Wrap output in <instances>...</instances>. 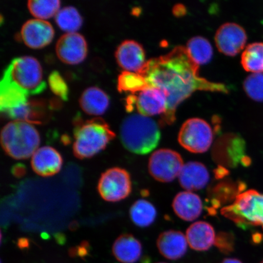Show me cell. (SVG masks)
<instances>
[{
    "mask_svg": "<svg viewBox=\"0 0 263 263\" xmlns=\"http://www.w3.org/2000/svg\"><path fill=\"white\" fill-rule=\"evenodd\" d=\"M199 65L190 58L185 47H177L166 55L146 62L139 73L145 80L147 87H155L165 93L167 100L164 122L175 121L176 108L196 90L228 93V87L200 78Z\"/></svg>",
    "mask_w": 263,
    "mask_h": 263,
    "instance_id": "obj_1",
    "label": "cell"
},
{
    "mask_svg": "<svg viewBox=\"0 0 263 263\" xmlns=\"http://www.w3.org/2000/svg\"><path fill=\"white\" fill-rule=\"evenodd\" d=\"M0 86L14 88L27 97L42 93L47 85L40 62L31 57L14 59L6 68Z\"/></svg>",
    "mask_w": 263,
    "mask_h": 263,
    "instance_id": "obj_2",
    "label": "cell"
},
{
    "mask_svg": "<svg viewBox=\"0 0 263 263\" xmlns=\"http://www.w3.org/2000/svg\"><path fill=\"white\" fill-rule=\"evenodd\" d=\"M120 139L126 149L144 155L155 149L160 139V131L156 121L139 114H133L123 120Z\"/></svg>",
    "mask_w": 263,
    "mask_h": 263,
    "instance_id": "obj_3",
    "label": "cell"
},
{
    "mask_svg": "<svg viewBox=\"0 0 263 263\" xmlns=\"http://www.w3.org/2000/svg\"><path fill=\"white\" fill-rule=\"evenodd\" d=\"M74 129L73 154L79 159H90L103 151L116 135L103 118L77 121Z\"/></svg>",
    "mask_w": 263,
    "mask_h": 263,
    "instance_id": "obj_4",
    "label": "cell"
},
{
    "mask_svg": "<svg viewBox=\"0 0 263 263\" xmlns=\"http://www.w3.org/2000/svg\"><path fill=\"white\" fill-rule=\"evenodd\" d=\"M41 143L38 131L31 123L14 120L3 128L1 144L7 155L16 160L33 156Z\"/></svg>",
    "mask_w": 263,
    "mask_h": 263,
    "instance_id": "obj_5",
    "label": "cell"
},
{
    "mask_svg": "<svg viewBox=\"0 0 263 263\" xmlns=\"http://www.w3.org/2000/svg\"><path fill=\"white\" fill-rule=\"evenodd\" d=\"M221 213L241 228L261 227L263 229V194L254 190L241 193Z\"/></svg>",
    "mask_w": 263,
    "mask_h": 263,
    "instance_id": "obj_6",
    "label": "cell"
},
{
    "mask_svg": "<svg viewBox=\"0 0 263 263\" xmlns=\"http://www.w3.org/2000/svg\"><path fill=\"white\" fill-rule=\"evenodd\" d=\"M213 134L211 126L200 118H191L181 127L178 140L181 146L193 153L206 152L212 146Z\"/></svg>",
    "mask_w": 263,
    "mask_h": 263,
    "instance_id": "obj_7",
    "label": "cell"
},
{
    "mask_svg": "<svg viewBox=\"0 0 263 263\" xmlns=\"http://www.w3.org/2000/svg\"><path fill=\"white\" fill-rule=\"evenodd\" d=\"M98 190L102 198L107 202H116L126 199L132 191L130 174L121 167H111L101 174Z\"/></svg>",
    "mask_w": 263,
    "mask_h": 263,
    "instance_id": "obj_8",
    "label": "cell"
},
{
    "mask_svg": "<svg viewBox=\"0 0 263 263\" xmlns=\"http://www.w3.org/2000/svg\"><path fill=\"white\" fill-rule=\"evenodd\" d=\"M183 165L182 158L176 151L161 149L150 157L148 168L156 180L167 183L179 177Z\"/></svg>",
    "mask_w": 263,
    "mask_h": 263,
    "instance_id": "obj_9",
    "label": "cell"
},
{
    "mask_svg": "<svg viewBox=\"0 0 263 263\" xmlns=\"http://www.w3.org/2000/svg\"><path fill=\"white\" fill-rule=\"evenodd\" d=\"M134 106L136 107L139 113L144 116L163 115L167 110V97L159 88L147 87L127 98V109H133Z\"/></svg>",
    "mask_w": 263,
    "mask_h": 263,
    "instance_id": "obj_10",
    "label": "cell"
},
{
    "mask_svg": "<svg viewBox=\"0 0 263 263\" xmlns=\"http://www.w3.org/2000/svg\"><path fill=\"white\" fill-rule=\"evenodd\" d=\"M248 40L246 32L241 26L228 23L220 26L215 35L216 47L222 53L234 57L242 50Z\"/></svg>",
    "mask_w": 263,
    "mask_h": 263,
    "instance_id": "obj_11",
    "label": "cell"
},
{
    "mask_svg": "<svg viewBox=\"0 0 263 263\" xmlns=\"http://www.w3.org/2000/svg\"><path fill=\"white\" fill-rule=\"evenodd\" d=\"M55 51L58 57L64 63L79 64L87 57V42L84 36L79 33H67L59 39Z\"/></svg>",
    "mask_w": 263,
    "mask_h": 263,
    "instance_id": "obj_12",
    "label": "cell"
},
{
    "mask_svg": "<svg viewBox=\"0 0 263 263\" xmlns=\"http://www.w3.org/2000/svg\"><path fill=\"white\" fill-rule=\"evenodd\" d=\"M21 35L29 48L41 49L51 44L54 31L50 23L44 20L32 19L22 26Z\"/></svg>",
    "mask_w": 263,
    "mask_h": 263,
    "instance_id": "obj_13",
    "label": "cell"
},
{
    "mask_svg": "<svg viewBox=\"0 0 263 263\" xmlns=\"http://www.w3.org/2000/svg\"><path fill=\"white\" fill-rule=\"evenodd\" d=\"M115 58L120 67L134 73H139L146 63L144 48L134 41L121 43L115 52Z\"/></svg>",
    "mask_w": 263,
    "mask_h": 263,
    "instance_id": "obj_14",
    "label": "cell"
},
{
    "mask_svg": "<svg viewBox=\"0 0 263 263\" xmlns=\"http://www.w3.org/2000/svg\"><path fill=\"white\" fill-rule=\"evenodd\" d=\"M62 164L63 159L61 154L50 146L39 148L32 156V168L41 176L55 175L60 172Z\"/></svg>",
    "mask_w": 263,
    "mask_h": 263,
    "instance_id": "obj_15",
    "label": "cell"
},
{
    "mask_svg": "<svg viewBox=\"0 0 263 263\" xmlns=\"http://www.w3.org/2000/svg\"><path fill=\"white\" fill-rule=\"evenodd\" d=\"M188 245L186 236L176 230H167L161 233L157 241L161 255L172 260L183 257L186 254Z\"/></svg>",
    "mask_w": 263,
    "mask_h": 263,
    "instance_id": "obj_16",
    "label": "cell"
},
{
    "mask_svg": "<svg viewBox=\"0 0 263 263\" xmlns=\"http://www.w3.org/2000/svg\"><path fill=\"white\" fill-rule=\"evenodd\" d=\"M178 178L181 186L192 192L204 188L209 182L210 175L204 164L189 162L184 164Z\"/></svg>",
    "mask_w": 263,
    "mask_h": 263,
    "instance_id": "obj_17",
    "label": "cell"
},
{
    "mask_svg": "<svg viewBox=\"0 0 263 263\" xmlns=\"http://www.w3.org/2000/svg\"><path fill=\"white\" fill-rule=\"evenodd\" d=\"M173 207L176 215L186 221H193L198 218L203 209L200 197L188 191L177 194L173 200Z\"/></svg>",
    "mask_w": 263,
    "mask_h": 263,
    "instance_id": "obj_18",
    "label": "cell"
},
{
    "mask_svg": "<svg viewBox=\"0 0 263 263\" xmlns=\"http://www.w3.org/2000/svg\"><path fill=\"white\" fill-rule=\"evenodd\" d=\"M186 237L191 248L197 251H205L216 242L215 230L209 223H193L186 230Z\"/></svg>",
    "mask_w": 263,
    "mask_h": 263,
    "instance_id": "obj_19",
    "label": "cell"
},
{
    "mask_svg": "<svg viewBox=\"0 0 263 263\" xmlns=\"http://www.w3.org/2000/svg\"><path fill=\"white\" fill-rule=\"evenodd\" d=\"M112 252L118 261L122 263H135L142 254V246L133 235H121L114 243Z\"/></svg>",
    "mask_w": 263,
    "mask_h": 263,
    "instance_id": "obj_20",
    "label": "cell"
},
{
    "mask_svg": "<svg viewBox=\"0 0 263 263\" xmlns=\"http://www.w3.org/2000/svg\"><path fill=\"white\" fill-rule=\"evenodd\" d=\"M109 98L100 88H88L82 93L80 100V106L84 112L99 116L106 112L109 106Z\"/></svg>",
    "mask_w": 263,
    "mask_h": 263,
    "instance_id": "obj_21",
    "label": "cell"
},
{
    "mask_svg": "<svg viewBox=\"0 0 263 263\" xmlns=\"http://www.w3.org/2000/svg\"><path fill=\"white\" fill-rule=\"evenodd\" d=\"M187 53L197 65L209 63L213 57V48L207 39L200 36L191 39L187 43Z\"/></svg>",
    "mask_w": 263,
    "mask_h": 263,
    "instance_id": "obj_22",
    "label": "cell"
},
{
    "mask_svg": "<svg viewBox=\"0 0 263 263\" xmlns=\"http://www.w3.org/2000/svg\"><path fill=\"white\" fill-rule=\"evenodd\" d=\"M130 216L135 224L140 228H147L155 221L157 210L147 200L140 199L132 205Z\"/></svg>",
    "mask_w": 263,
    "mask_h": 263,
    "instance_id": "obj_23",
    "label": "cell"
},
{
    "mask_svg": "<svg viewBox=\"0 0 263 263\" xmlns=\"http://www.w3.org/2000/svg\"><path fill=\"white\" fill-rule=\"evenodd\" d=\"M241 64L246 71L263 73V43L249 45L242 52Z\"/></svg>",
    "mask_w": 263,
    "mask_h": 263,
    "instance_id": "obj_24",
    "label": "cell"
},
{
    "mask_svg": "<svg viewBox=\"0 0 263 263\" xmlns=\"http://www.w3.org/2000/svg\"><path fill=\"white\" fill-rule=\"evenodd\" d=\"M55 21L59 27L67 33L77 32L83 22L78 10L72 6L59 10L55 15Z\"/></svg>",
    "mask_w": 263,
    "mask_h": 263,
    "instance_id": "obj_25",
    "label": "cell"
},
{
    "mask_svg": "<svg viewBox=\"0 0 263 263\" xmlns=\"http://www.w3.org/2000/svg\"><path fill=\"white\" fill-rule=\"evenodd\" d=\"M28 7L31 14L37 19H48L57 14L61 7L58 0H30Z\"/></svg>",
    "mask_w": 263,
    "mask_h": 263,
    "instance_id": "obj_26",
    "label": "cell"
},
{
    "mask_svg": "<svg viewBox=\"0 0 263 263\" xmlns=\"http://www.w3.org/2000/svg\"><path fill=\"white\" fill-rule=\"evenodd\" d=\"M147 87L145 80L138 73L125 71L118 79V89L121 92H129L134 94Z\"/></svg>",
    "mask_w": 263,
    "mask_h": 263,
    "instance_id": "obj_27",
    "label": "cell"
},
{
    "mask_svg": "<svg viewBox=\"0 0 263 263\" xmlns=\"http://www.w3.org/2000/svg\"><path fill=\"white\" fill-rule=\"evenodd\" d=\"M244 89L252 100L263 102V73H252L247 77Z\"/></svg>",
    "mask_w": 263,
    "mask_h": 263,
    "instance_id": "obj_28",
    "label": "cell"
},
{
    "mask_svg": "<svg viewBox=\"0 0 263 263\" xmlns=\"http://www.w3.org/2000/svg\"><path fill=\"white\" fill-rule=\"evenodd\" d=\"M49 81L51 88L54 93L63 99H67V87L61 76L58 73H53L51 74Z\"/></svg>",
    "mask_w": 263,
    "mask_h": 263,
    "instance_id": "obj_29",
    "label": "cell"
},
{
    "mask_svg": "<svg viewBox=\"0 0 263 263\" xmlns=\"http://www.w3.org/2000/svg\"><path fill=\"white\" fill-rule=\"evenodd\" d=\"M25 170L24 166H21V164H18V166L14 167V170H13V173H14L15 176H21L24 175L25 174Z\"/></svg>",
    "mask_w": 263,
    "mask_h": 263,
    "instance_id": "obj_30",
    "label": "cell"
},
{
    "mask_svg": "<svg viewBox=\"0 0 263 263\" xmlns=\"http://www.w3.org/2000/svg\"><path fill=\"white\" fill-rule=\"evenodd\" d=\"M221 263H242L241 261L236 258H226L223 259Z\"/></svg>",
    "mask_w": 263,
    "mask_h": 263,
    "instance_id": "obj_31",
    "label": "cell"
},
{
    "mask_svg": "<svg viewBox=\"0 0 263 263\" xmlns=\"http://www.w3.org/2000/svg\"><path fill=\"white\" fill-rule=\"evenodd\" d=\"M158 263H165V262H158Z\"/></svg>",
    "mask_w": 263,
    "mask_h": 263,
    "instance_id": "obj_32",
    "label": "cell"
},
{
    "mask_svg": "<svg viewBox=\"0 0 263 263\" xmlns=\"http://www.w3.org/2000/svg\"><path fill=\"white\" fill-rule=\"evenodd\" d=\"M260 263H263V260Z\"/></svg>",
    "mask_w": 263,
    "mask_h": 263,
    "instance_id": "obj_33",
    "label": "cell"
}]
</instances>
